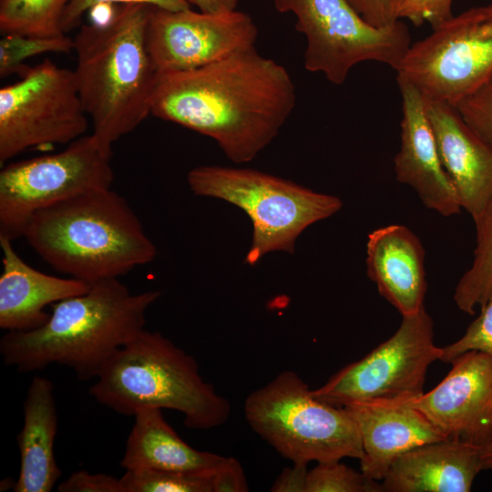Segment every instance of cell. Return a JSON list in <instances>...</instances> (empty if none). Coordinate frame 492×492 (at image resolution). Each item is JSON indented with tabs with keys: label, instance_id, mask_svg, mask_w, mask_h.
<instances>
[{
	"label": "cell",
	"instance_id": "6da1fadb",
	"mask_svg": "<svg viewBox=\"0 0 492 492\" xmlns=\"http://www.w3.org/2000/svg\"><path fill=\"white\" fill-rule=\"evenodd\" d=\"M296 102L286 68L255 47L195 69L157 74L150 114L215 140L235 163L277 136Z\"/></svg>",
	"mask_w": 492,
	"mask_h": 492
},
{
	"label": "cell",
	"instance_id": "7a4b0ae2",
	"mask_svg": "<svg viewBox=\"0 0 492 492\" xmlns=\"http://www.w3.org/2000/svg\"><path fill=\"white\" fill-rule=\"evenodd\" d=\"M159 291L132 293L118 278L90 283L85 293L51 305L46 323L0 340L4 364L33 373L51 364L70 368L78 380L96 379L111 355L144 329Z\"/></svg>",
	"mask_w": 492,
	"mask_h": 492
},
{
	"label": "cell",
	"instance_id": "3957f363",
	"mask_svg": "<svg viewBox=\"0 0 492 492\" xmlns=\"http://www.w3.org/2000/svg\"><path fill=\"white\" fill-rule=\"evenodd\" d=\"M150 5L124 4L74 37L77 91L92 134L112 146L150 114L157 72L146 45Z\"/></svg>",
	"mask_w": 492,
	"mask_h": 492
},
{
	"label": "cell",
	"instance_id": "277c9868",
	"mask_svg": "<svg viewBox=\"0 0 492 492\" xmlns=\"http://www.w3.org/2000/svg\"><path fill=\"white\" fill-rule=\"evenodd\" d=\"M22 237L56 272L89 284L118 278L157 254L132 208L111 188L37 211Z\"/></svg>",
	"mask_w": 492,
	"mask_h": 492
},
{
	"label": "cell",
	"instance_id": "5b68a950",
	"mask_svg": "<svg viewBox=\"0 0 492 492\" xmlns=\"http://www.w3.org/2000/svg\"><path fill=\"white\" fill-rule=\"evenodd\" d=\"M89 395L114 412L134 416L144 408L179 412L193 430L227 422L231 406L204 381L195 358L159 332L145 328L105 364Z\"/></svg>",
	"mask_w": 492,
	"mask_h": 492
},
{
	"label": "cell",
	"instance_id": "8992f818",
	"mask_svg": "<svg viewBox=\"0 0 492 492\" xmlns=\"http://www.w3.org/2000/svg\"><path fill=\"white\" fill-rule=\"evenodd\" d=\"M251 429L293 464L364 456L357 425L343 406L313 395L293 371L281 372L244 402Z\"/></svg>",
	"mask_w": 492,
	"mask_h": 492
},
{
	"label": "cell",
	"instance_id": "52a82bcc",
	"mask_svg": "<svg viewBox=\"0 0 492 492\" xmlns=\"http://www.w3.org/2000/svg\"><path fill=\"white\" fill-rule=\"evenodd\" d=\"M187 179L195 195L223 200L250 217L252 242L245 257L250 265L271 251L292 253L296 239L308 226L333 215L343 205L336 196L249 169L200 166L191 169Z\"/></svg>",
	"mask_w": 492,
	"mask_h": 492
},
{
	"label": "cell",
	"instance_id": "ba28073f",
	"mask_svg": "<svg viewBox=\"0 0 492 492\" xmlns=\"http://www.w3.org/2000/svg\"><path fill=\"white\" fill-rule=\"evenodd\" d=\"M111 147L91 134L60 152L12 162L0 171V236L22 237L34 214L85 192L111 188Z\"/></svg>",
	"mask_w": 492,
	"mask_h": 492
},
{
	"label": "cell",
	"instance_id": "9c48e42d",
	"mask_svg": "<svg viewBox=\"0 0 492 492\" xmlns=\"http://www.w3.org/2000/svg\"><path fill=\"white\" fill-rule=\"evenodd\" d=\"M397 81L428 102L456 106L492 79V5L453 15L411 45L395 69Z\"/></svg>",
	"mask_w": 492,
	"mask_h": 492
},
{
	"label": "cell",
	"instance_id": "30bf717a",
	"mask_svg": "<svg viewBox=\"0 0 492 492\" xmlns=\"http://www.w3.org/2000/svg\"><path fill=\"white\" fill-rule=\"evenodd\" d=\"M277 11L292 13L295 28L304 35V67L342 85L351 69L365 61L395 69L411 46L407 26L368 24L347 0H272Z\"/></svg>",
	"mask_w": 492,
	"mask_h": 492
},
{
	"label": "cell",
	"instance_id": "8fae6325",
	"mask_svg": "<svg viewBox=\"0 0 492 492\" xmlns=\"http://www.w3.org/2000/svg\"><path fill=\"white\" fill-rule=\"evenodd\" d=\"M20 75L0 89L2 165L29 149L70 143L88 127L73 70L45 59Z\"/></svg>",
	"mask_w": 492,
	"mask_h": 492
},
{
	"label": "cell",
	"instance_id": "7c38bea8",
	"mask_svg": "<svg viewBox=\"0 0 492 492\" xmlns=\"http://www.w3.org/2000/svg\"><path fill=\"white\" fill-rule=\"evenodd\" d=\"M396 332L359 361L349 364L313 395L330 405L416 397L424 393L430 364L441 359L434 323L425 308L402 316Z\"/></svg>",
	"mask_w": 492,
	"mask_h": 492
},
{
	"label": "cell",
	"instance_id": "4fadbf2b",
	"mask_svg": "<svg viewBox=\"0 0 492 492\" xmlns=\"http://www.w3.org/2000/svg\"><path fill=\"white\" fill-rule=\"evenodd\" d=\"M257 36L252 17L237 9L214 14L150 5L146 26L147 49L157 74L210 65L254 47Z\"/></svg>",
	"mask_w": 492,
	"mask_h": 492
},
{
	"label": "cell",
	"instance_id": "5bb4252c",
	"mask_svg": "<svg viewBox=\"0 0 492 492\" xmlns=\"http://www.w3.org/2000/svg\"><path fill=\"white\" fill-rule=\"evenodd\" d=\"M431 391L405 399L447 438L483 446L492 438V358L471 350Z\"/></svg>",
	"mask_w": 492,
	"mask_h": 492
},
{
	"label": "cell",
	"instance_id": "9a60e30c",
	"mask_svg": "<svg viewBox=\"0 0 492 492\" xmlns=\"http://www.w3.org/2000/svg\"><path fill=\"white\" fill-rule=\"evenodd\" d=\"M397 83L403 118L400 149L394 159L395 178L411 187L427 209L444 217L460 213V200L442 164L426 101L413 86Z\"/></svg>",
	"mask_w": 492,
	"mask_h": 492
},
{
	"label": "cell",
	"instance_id": "2e32d148",
	"mask_svg": "<svg viewBox=\"0 0 492 492\" xmlns=\"http://www.w3.org/2000/svg\"><path fill=\"white\" fill-rule=\"evenodd\" d=\"M355 421L363 445L361 471L381 481L404 453L447 438L405 399L354 402L343 406Z\"/></svg>",
	"mask_w": 492,
	"mask_h": 492
},
{
	"label": "cell",
	"instance_id": "e0dca14e",
	"mask_svg": "<svg viewBox=\"0 0 492 492\" xmlns=\"http://www.w3.org/2000/svg\"><path fill=\"white\" fill-rule=\"evenodd\" d=\"M442 164L473 220L492 198V147L463 118L456 107L426 101Z\"/></svg>",
	"mask_w": 492,
	"mask_h": 492
},
{
	"label": "cell",
	"instance_id": "ac0fdd59",
	"mask_svg": "<svg viewBox=\"0 0 492 492\" xmlns=\"http://www.w3.org/2000/svg\"><path fill=\"white\" fill-rule=\"evenodd\" d=\"M366 267L379 293L402 316L424 308L425 250L410 229L391 224L373 231L367 238Z\"/></svg>",
	"mask_w": 492,
	"mask_h": 492
},
{
	"label": "cell",
	"instance_id": "d6986e66",
	"mask_svg": "<svg viewBox=\"0 0 492 492\" xmlns=\"http://www.w3.org/2000/svg\"><path fill=\"white\" fill-rule=\"evenodd\" d=\"M12 240L0 236V328L6 332H27L44 325L50 313L45 307L85 293L90 284L71 277L39 272L15 251Z\"/></svg>",
	"mask_w": 492,
	"mask_h": 492
},
{
	"label": "cell",
	"instance_id": "ffe728a7",
	"mask_svg": "<svg viewBox=\"0 0 492 492\" xmlns=\"http://www.w3.org/2000/svg\"><path fill=\"white\" fill-rule=\"evenodd\" d=\"M482 446L441 440L398 456L380 481L385 492H468L483 470Z\"/></svg>",
	"mask_w": 492,
	"mask_h": 492
},
{
	"label": "cell",
	"instance_id": "44dd1931",
	"mask_svg": "<svg viewBox=\"0 0 492 492\" xmlns=\"http://www.w3.org/2000/svg\"><path fill=\"white\" fill-rule=\"evenodd\" d=\"M23 427L16 436L20 470L15 492H50L61 476L55 456L57 410L52 382L36 375L23 404Z\"/></svg>",
	"mask_w": 492,
	"mask_h": 492
},
{
	"label": "cell",
	"instance_id": "7402d4cb",
	"mask_svg": "<svg viewBox=\"0 0 492 492\" xmlns=\"http://www.w3.org/2000/svg\"><path fill=\"white\" fill-rule=\"evenodd\" d=\"M223 458L191 447L168 424L161 409L148 407L134 415L120 466L126 470L200 473L213 470Z\"/></svg>",
	"mask_w": 492,
	"mask_h": 492
},
{
	"label": "cell",
	"instance_id": "603a6c76",
	"mask_svg": "<svg viewBox=\"0 0 492 492\" xmlns=\"http://www.w3.org/2000/svg\"><path fill=\"white\" fill-rule=\"evenodd\" d=\"M474 222L477 229L474 260L454 293L456 306L470 315L477 306L481 308L485 304L492 292V198Z\"/></svg>",
	"mask_w": 492,
	"mask_h": 492
},
{
	"label": "cell",
	"instance_id": "cb8c5ba5",
	"mask_svg": "<svg viewBox=\"0 0 492 492\" xmlns=\"http://www.w3.org/2000/svg\"><path fill=\"white\" fill-rule=\"evenodd\" d=\"M69 1L0 0V30L43 37L66 35L62 19Z\"/></svg>",
	"mask_w": 492,
	"mask_h": 492
},
{
	"label": "cell",
	"instance_id": "d4e9b609",
	"mask_svg": "<svg viewBox=\"0 0 492 492\" xmlns=\"http://www.w3.org/2000/svg\"><path fill=\"white\" fill-rule=\"evenodd\" d=\"M214 470L200 473L126 470L120 482L123 492H213Z\"/></svg>",
	"mask_w": 492,
	"mask_h": 492
},
{
	"label": "cell",
	"instance_id": "484cf974",
	"mask_svg": "<svg viewBox=\"0 0 492 492\" xmlns=\"http://www.w3.org/2000/svg\"><path fill=\"white\" fill-rule=\"evenodd\" d=\"M74 50V40L66 35L51 37L5 34L0 39V77L19 73L27 67L23 63L46 53H68Z\"/></svg>",
	"mask_w": 492,
	"mask_h": 492
},
{
	"label": "cell",
	"instance_id": "4316f807",
	"mask_svg": "<svg viewBox=\"0 0 492 492\" xmlns=\"http://www.w3.org/2000/svg\"><path fill=\"white\" fill-rule=\"evenodd\" d=\"M339 461L318 462L308 471L304 492H383L380 481Z\"/></svg>",
	"mask_w": 492,
	"mask_h": 492
},
{
	"label": "cell",
	"instance_id": "83f0119b",
	"mask_svg": "<svg viewBox=\"0 0 492 492\" xmlns=\"http://www.w3.org/2000/svg\"><path fill=\"white\" fill-rule=\"evenodd\" d=\"M480 351L492 358V292L480 314L468 325L461 338L442 347L441 361L451 363L460 354L471 351Z\"/></svg>",
	"mask_w": 492,
	"mask_h": 492
},
{
	"label": "cell",
	"instance_id": "f1b7e54d",
	"mask_svg": "<svg viewBox=\"0 0 492 492\" xmlns=\"http://www.w3.org/2000/svg\"><path fill=\"white\" fill-rule=\"evenodd\" d=\"M456 107L466 122L492 147V79Z\"/></svg>",
	"mask_w": 492,
	"mask_h": 492
},
{
	"label": "cell",
	"instance_id": "f546056e",
	"mask_svg": "<svg viewBox=\"0 0 492 492\" xmlns=\"http://www.w3.org/2000/svg\"><path fill=\"white\" fill-rule=\"evenodd\" d=\"M108 4H147L171 11L190 8V0H70L62 19L63 32L66 34L77 26L88 9Z\"/></svg>",
	"mask_w": 492,
	"mask_h": 492
},
{
	"label": "cell",
	"instance_id": "4dcf8cb0",
	"mask_svg": "<svg viewBox=\"0 0 492 492\" xmlns=\"http://www.w3.org/2000/svg\"><path fill=\"white\" fill-rule=\"evenodd\" d=\"M453 0H402L399 19L419 26L428 23L434 28L451 18Z\"/></svg>",
	"mask_w": 492,
	"mask_h": 492
},
{
	"label": "cell",
	"instance_id": "1f68e13d",
	"mask_svg": "<svg viewBox=\"0 0 492 492\" xmlns=\"http://www.w3.org/2000/svg\"><path fill=\"white\" fill-rule=\"evenodd\" d=\"M58 492H123L120 478L87 470L73 472L57 487Z\"/></svg>",
	"mask_w": 492,
	"mask_h": 492
},
{
	"label": "cell",
	"instance_id": "d6a6232c",
	"mask_svg": "<svg viewBox=\"0 0 492 492\" xmlns=\"http://www.w3.org/2000/svg\"><path fill=\"white\" fill-rule=\"evenodd\" d=\"M355 11L371 26L386 27L399 19L402 0H347Z\"/></svg>",
	"mask_w": 492,
	"mask_h": 492
},
{
	"label": "cell",
	"instance_id": "836d02e7",
	"mask_svg": "<svg viewBox=\"0 0 492 492\" xmlns=\"http://www.w3.org/2000/svg\"><path fill=\"white\" fill-rule=\"evenodd\" d=\"M249 490L244 470L240 461L224 456L213 475V492H247Z\"/></svg>",
	"mask_w": 492,
	"mask_h": 492
},
{
	"label": "cell",
	"instance_id": "e575fe53",
	"mask_svg": "<svg viewBox=\"0 0 492 492\" xmlns=\"http://www.w3.org/2000/svg\"><path fill=\"white\" fill-rule=\"evenodd\" d=\"M308 470L307 465L293 464L279 475L271 487L273 492H304Z\"/></svg>",
	"mask_w": 492,
	"mask_h": 492
},
{
	"label": "cell",
	"instance_id": "d590c367",
	"mask_svg": "<svg viewBox=\"0 0 492 492\" xmlns=\"http://www.w3.org/2000/svg\"><path fill=\"white\" fill-rule=\"evenodd\" d=\"M200 11L205 13H227L236 10L239 0H190Z\"/></svg>",
	"mask_w": 492,
	"mask_h": 492
},
{
	"label": "cell",
	"instance_id": "8d00e7d4",
	"mask_svg": "<svg viewBox=\"0 0 492 492\" xmlns=\"http://www.w3.org/2000/svg\"><path fill=\"white\" fill-rule=\"evenodd\" d=\"M481 461L483 470L492 468V438L482 446Z\"/></svg>",
	"mask_w": 492,
	"mask_h": 492
}]
</instances>
